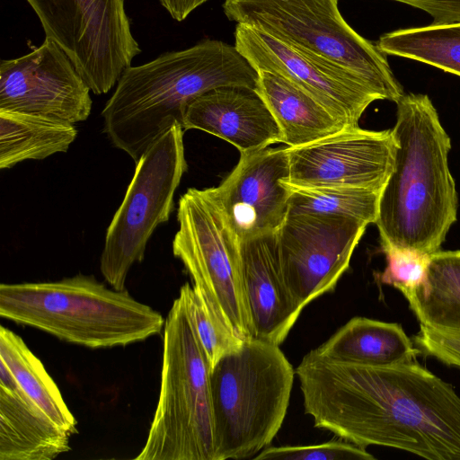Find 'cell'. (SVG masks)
I'll return each mask as SVG.
<instances>
[{"label": "cell", "mask_w": 460, "mask_h": 460, "mask_svg": "<svg viewBox=\"0 0 460 460\" xmlns=\"http://www.w3.org/2000/svg\"><path fill=\"white\" fill-rule=\"evenodd\" d=\"M380 244L386 266L382 272L375 273L376 281L391 285L402 293L411 291L424 282L431 255L387 243Z\"/></svg>", "instance_id": "cell-27"}, {"label": "cell", "mask_w": 460, "mask_h": 460, "mask_svg": "<svg viewBox=\"0 0 460 460\" xmlns=\"http://www.w3.org/2000/svg\"><path fill=\"white\" fill-rule=\"evenodd\" d=\"M295 372L314 427L365 448L460 460V396L416 360L372 367L310 351Z\"/></svg>", "instance_id": "cell-1"}, {"label": "cell", "mask_w": 460, "mask_h": 460, "mask_svg": "<svg viewBox=\"0 0 460 460\" xmlns=\"http://www.w3.org/2000/svg\"><path fill=\"white\" fill-rule=\"evenodd\" d=\"M258 78L236 47L221 40L164 53L125 69L102 109L103 132L137 163L174 124L183 128L196 98L220 87L255 90Z\"/></svg>", "instance_id": "cell-2"}, {"label": "cell", "mask_w": 460, "mask_h": 460, "mask_svg": "<svg viewBox=\"0 0 460 460\" xmlns=\"http://www.w3.org/2000/svg\"><path fill=\"white\" fill-rule=\"evenodd\" d=\"M288 186L291 193L288 215L339 217L368 225L376 222L381 190L358 187Z\"/></svg>", "instance_id": "cell-25"}, {"label": "cell", "mask_w": 460, "mask_h": 460, "mask_svg": "<svg viewBox=\"0 0 460 460\" xmlns=\"http://www.w3.org/2000/svg\"><path fill=\"white\" fill-rule=\"evenodd\" d=\"M386 55L413 59L460 76V22L395 30L376 42Z\"/></svg>", "instance_id": "cell-24"}, {"label": "cell", "mask_w": 460, "mask_h": 460, "mask_svg": "<svg viewBox=\"0 0 460 460\" xmlns=\"http://www.w3.org/2000/svg\"><path fill=\"white\" fill-rule=\"evenodd\" d=\"M0 359L19 386L59 428L71 436L77 432L76 420L42 362L19 335L3 325Z\"/></svg>", "instance_id": "cell-23"}, {"label": "cell", "mask_w": 460, "mask_h": 460, "mask_svg": "<svg viewBox=\"0 0 460 460\" xmlns=\"http://www.w3.org/2000/svg\"><path fill=\"white\" fill-rule=\"evenodd\" d=\"M311 352L322 358L383 367L416 360L420 354L396 323L357 316Z\"/></svg>", "instance_id": "cell-20"}, {"label": "cell", "mask_w": 460, "mask_h": 460, "mask_svg": "<svg viewBox=\"0 0 460 460\" xmlns=\"http://www.w3.org/2000/svg\"><path fill=\"white\" fill-rule=\"evenodd\" d=\"M240 255L253 338L279 346L303 309L285 281L277 232L240 241Z\"/></svg>", "instance_id": "cell-16"}, {"label": "cell", "mask_w": 460, "mask_h": 460, "mask_svg": "<svg viewBox=\"0 0 460 460\" xmlns=\"http://www.w3.org/2000/svg\"><path fill=\"white\" fill-rule=\"evenodd\" d=\"M288 147L268 146L241 154L231 173L215 187L239 241L279 230L288 212Z\"/></svg>", "instance_id": "cell-15"}, {"label": "cell", "mask_w": 460, "mask_h": 460, "mask_svg": "<svg viewBox=\"0 0 460 460\" xmlns=\"http://www.w3.org/2000/svg\"><path fill=\"white\" fill-rule=\"evenodd\" d=\"M161 389L146 442L135 460H214L211 367L174 299L164 326Z\"/></svg>", "instance_id": "cell-6"}, {"label": "cell", "mask_w": 460, "mask_h": 460, "mask_svg": "<svg viewBox=\"0 0 460 460\" xmlns=\"http://www.w3.org/2000/svg\"><path fill=\"white\" fill-rule=\"evenodd\" d=\"M208 0H159L162 6L176 21H183Z\"/></svg>", "instance_id": "cell-30"}, {"label": "cell", "mask_w": 460, "mask_h": 460, "mask_svg": "<svg viewBox=\"0 0 460 460\" xmlns=\"http://www.w3.org/2000/svg\"><path fill=\"white\" fill-rule=\"evenodd\" d=\"M179 293L211 369L222 358L241 349L244 340L226 324L201 289L187 282Z\"/></svg>", "instance_id": "cell-26"}, {"label": "cell", "mask_w": 460, "mask_h": 460, "mask_svg": "<svg viewBox=\"0 0 460 460\" xmlns=\"http://www.w3.org/2000/svg\"><path fill=\"white\" fill-rule=\"evenodd\" d=\"M188 169L183 128L174 124L136 163L124 199L109 225L100 259L105 281L123 290L128 274L141 262L155 229L169 220L174 193Z\"/></svg>", "instance_id": "cell-9"}, {"label": "cell", "mask_w": 460, "mask_h": 460, "mask_svg": "<svg viewBox=\"0 0 460 460\" xmlns=\"http://www.w3.org/2000/svg\"><path fill=\"white\" fill-rule=\"evenodd\" d=\"M91 89L67 55L49 39L0 63V110L72 124L88 119Z\"/></svg>", "instance_id": "cell-13"}, {"label": "cell", "mask_w": 460, "mask_h": 460, "mask_svg": "<svg viewBox=\"0 0 460 460\" xmlns=\"http://www.w3.org/2000/svg\"><path fill=\"white\" fill-rule=\"evenodd\" d=\"M77 134L69 122L0 110V169L66 152Z\"/></svg>", "instance_id": "cell-21"}, {"label": "cell", "mask_w": 460, "mask_h": 460, "mask_svg": "<svg viewBox=\"0 0 460 460\" xmlns=\"http://www.w3.org/2000/svg\"><path fill=\"white\" fill-rule=\"evenodd\" d=\"M177 221L172 253L182 262L193 286L205 293L235 334L243 340L253 338L240 241L225 216L215 187L188 189L179 199Z\"/></svg>", "instance_id": "cell-8"}, {"label": "cell", "mask_w": 460, "mask_h": 460, "mask_svg": "<svg viewBox=\"0 0 460 460\" xmlns=\"http://www.w3.org/2000/svg\"><path fill=\"white\" fill-rule=\"evenodd\" d=\"M296 372L279 346L256 338L211 369L214 460L253 458L280 429Z\"/></svg>", "instance_id": "cell-5"}, {"label": "cell", "mask_w": 460, "mask_h": 460, "mask_svg": "<svg viewBox=\"0 0 460 460\" xmlns=\"http://www.w3.org/2000/svg\"><path fill=\"white\" fill-rule=\"evenodd\" d=\"M339 0H225L223 11L236 24L264 31L290 46L359 77L381 100L404 93L386 54L344 20Z\"/></svg>", "instance_id": "cell-7"}, {"label": "cell", "mask_w": 460, "mask_h": 460, "mask_svg": "<svg viewBox=\"0 0 460 460\" xmlns=\"http://www.w3.org/2000/svg\"><path fill=\"white\" fill-rule=\"evenodd\" d=\"M258 73L255 90L279 124L288 147L305 146L350 127L285 77Z\"/></svg>", "instance_id": "cell-19"}, {"label": "cell", "mask_w": 460, "mask_h": 460, "mask_svg": "<svg viewBox=\"0 0 460 460\" xmlns=\"http://www.w3.org/2000/svg\"><path fill=\"white\" fill-rule=\"evenodd\" d=\"M392 129L346 128L313 143L288 147L289 177L298 188L358 187L381 190L394 168Z\"/></svg>", "instance_id": "cell-14"}, {"label": "cell", "mask_w": 460, "mask_h": 460, "mask_svg": "<svg viewBox=\"0 0 460 460\" xmlns=\"http://www.w3.org/2000/svg\"><path fill=\"white\" fill-rule=\"evenodd\" d=\"M367 225L339 217L287 216L277 231L279 254L287 286L302 309L335 289Z\"/></svg>", "instance_id": "cell-11"}, {"label": "cell", "mask_w": 460, "mask_h": 460, "mask_svg": "<svg viewBox=\"0 0 460 460\" xmlns=\"http://www.w3.org/2000/svg\"><path fill=\"white\" fill-rule=\"evenodd\" d=\"M402 295L420 325L460 332V250L431 254L424 282Z\"/></svg>", "instance_id": "cell-22"}, {"label": "cell", "mask_w": 460, "mask_h": 460, "mask_svg": "<svg viewBox=\"0 0 460 460\" xmlns=\"http://www.w3.org/2000/svg\"><path fill=\"white\" fill-rule=\"evenodd\" d=\"M0 316L90 349L124 347L158 334L165 319L127 289L82 273L0 285Z\"/></svg>", "instance_id": "cell-4"}, {"label": "cell", "mask_w": 460, "mask_h": 460, "mask_svg": "<svg viewBox=\"0 0 460 460\" xmlns=\"http://www.w3.org/2000/svg\"><path fill=\"white\" fill-rule=\"evenodd\" d=\"M396 104L394 168L380 191L375 224L380 243L431 255L456 221L451 140L427 94H403Z\"/></svg>", "instance_id": "cell-3"}, {"label": "cell", "mask_w": 460, "mask_h": 460, "mask_svg": "<svg viewBox=\"0 0 460 460\" xmlns=\"http://www.w3.org/2000/svg\"><path fill=\"white\" fill-rule=\"evenodd\" d=\"M46 38L67 55L95 94L117 84L141 49L125 10L126 0H26Z\"/></svg>", "instance_id": "cell-10"}, {"label": "cell", "mask_w": 460, "mask_h": 460, "mask_svg": "<svg viewBox=\"0 0 460 460\" xmlns=\"http://www.w3.org/2000/svg\"><path fill=\"white\" fill-rule=\"evenodd\" d=\"M70 437L26 394L0 359V460H52L71 450Z\"/></svg>", "instance_id": "cell-18"}, {"label": "cell", "mask_w": 460, "mask_h": 460, "mask_svg": "<svg viewBox=\"0 0 460 460\" xmlns=\"http://www.w3.org/2000/svg\"><path fill=\"white\" fill-rule=\"evenodd\" d=\"M412 341L420 354L460 368V332L420 325Z\"/></svg>", "instance_id": "cell-29"}, {"label": "cell", "mask_w": 460, "mask_h": 460, "mask_svg": "<svg viewBox=\"0 0 460 460\" xmlns=\"http://www.w3.org/2000/svg\"><path fill=\"white\" fill-rule=\"evenodd\" d=\"M253 459H284V460H344V459H375L365 447H361L344 439L307 446L267 447Z\"/></svg>", "instance_id": "cell-28"}, {"label": "cell", "mask_w": 460, "mask_h": 460, "mask_svg": "<svg viewBox=\"0 0 460 460\" xmlns=\"http://www.w3.org/2000/svg\"><path fill=\"white\" fill-rule=\"evenodd\" d=\"M199 129L234 146L240 154L282 142V133L266 102L254 89L220 87L188 106L183 130Z\"/></svg>", "instance_id": "cell-17"}, {"label": "cell", "mask_w": 460, "mask_h": 460, "mask_svg": "<svg viewBox=\"0 0 460 460\" xmlns=\"http://www.w3.org/2000/svg\"><path fill=\"white\" fill-rule=\"evenodd\" d=\"M234 46L258 72L285 77L350 127L381 100L354 74L257 29L236 24Z\"/></svg>", "instance_id": "cell-12"}]
</instances>
